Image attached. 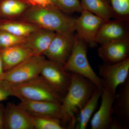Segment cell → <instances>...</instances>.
Wrapping results in <instances>:
<instances>
[{"mask_svg":"<svg viewBox=\"0 0 129 129\" xmlns=\"http://www.w3.org/2000/svg\"><path fill=\"white\" fill-rule=\"evenodd\" d=\"M71 80L61 104L67 122V129L75 128L76 118L80 111L90 98L97 87L88 79L71 73Z\"/></svg>","mask_w":129,"mask_h":129,"instance_id":"cell-1","label":"cell"},{"mask_svg":"<svg viewBox=\"0 0 129 129\" xmlns=\"http://www.w3.org/2000/svg\"><path fill=\"white\" fill-rule=\"evenodd\" d=\"M24 21L55 32H74L76 18L68 16L55 6L32 7L26 10Z\"/></svg>","mask_w":129,"mask_h":129,"instance_id":"cell-2","label":"cell"},{"mask_svg":"<svg viewBox=\"0 0 129 129\" xmlns=\"http://www.w3.org/2000/svg\"><path fill=\"white\" fill-rule=\"evenodd\" d=\"M5 84L9 89L12 96L16 97L21 101H47L62 103V98L40 75L18 84Z\"/></svg>","mask_w":129,"mask_h":129,"instance_id":"cell-3","label":"cell"},{"mask_svg":"<svg viewBox=\"0 0 129 129\" xmlns=\"http://www.w3.org/2000/svg\"><path fill=\"white\" fill-rule=\"evenodd\" d=\"M87 44L75 35L73 48L69 58L63 65L67 72L78 74L88 79L96 87L103 89L101 79L91 66L87 56Z\"/></svg>","mask_w":129,"mask_h":129,"instance_id":"cell-4","label":"cell"},{"mask_svg":"<svg viewBox=\"0 0 129 129\" xmlns=\"http://www.w3.org/2000/svg\"><path fill=\"white\" fill-rule=\"evenodd\" d=\"M46 59L43 55L32 56L8 71L5 72L0 81L7 85L25 83L40 76Z\"/></svg>","mask_w":129,"mask_h":129,"instance_id":"cell-5","label":"cell"},{"mask_svg":"<svg viewBox=\"0 0 129 129\" xmlns=\"http://www.w3.org/2000/svg\"><path fill=\"white\" fill-rule=\"evenodd\" d=\"M99 77L103 88L116 95L117 88L129 78V58L117 63L99 66Z\"/></svg>","mask_w":129,"mask_h":129,"instance_id":"cell-6","label":"cell"},{"mask_svg":"<svg viewBox=\"0 0 129 129\" xmlns=\"http://www.w3.org/2000/svg\"><path fill=\"white\" fill-rule=\"evenodd\" d=\"M75 36L74 32H56L43 56L63 67L72 53Z\"/></svg>","mask_w":129,"mask_h":129,"instance_id":"cell-7","label":"cell"},{"mask_svg":"<svg viewBox=\"0 0 129 129\" xmlns=\"http://www.w3.org/2000/svg\"><path fill=\"white\" fill-rule=\"evenodd\" d=\"M40 75L63 98L69 88L71 73L66 71L62 66L46 59Z\"/></svg>","mask_w":129,"mask_h":129,"instance_id":"cell-8","label":"cell"},{"mask_svg":"<svg viewBox=\"0 0 129 129\" xmlns=\"http://www.w3.org/2000/svg\"><path fill=\"white\" fill-rule=\"evenodd\" d=\"M75 19V31L76 35L91 47L96 46V38L105 20L85 10Z\"/></svg>","mask_w":129,"mask_h":129,"instance_id":"cell-9","label":"cell"},{"mask_svg":"<svg viewBox=\"0 0 129 129\" xmlns=\"http://www.w3.org/2000/svg\"><path fill=\"white\" fill-rule=\"evenodd\" d=\"M129 19L123 18L105 20L97 35L96 44L129 39Z\"/></svg>","mask_w":129,"mask_h":129,"instance_id":"cell-10","label":"cell"},{"mask_svg":"<svg viewBox=\"0 0 129 129\" xmlns=\"http://www.w3.org/2000/svg\"><path fill=\"white\" fill-rule=\"evenodd\" d=\"M19 105L32 116L60 119L67 129V122L61 103L47 101H21Z\"/></svg>","mask_w":129,"mask_h":129,"instance_id":"cell-11","label":"cell"},{"mask_svg":"<svg viewBox=\"0 0 129 129\" xmlns=\"http://www.w3.org/2000/svg\"><path fill=\"white\" fill-rule=\"evenodd\" d=\"M115 96L105 88H103L100 107L91 119V129H110L113 118V105Z\"/></svg>","mask_w":129,"mask_h":129,"instance_id":"cell-12","label":"cell"},{"mask_svg":"<svg viewBox=\"0 0 129 129\" xmlns=\"http://www.w3.org/2000/svg\"><path fill=\"white\" fill-rule=\"evenodd\" d=\"M5 129H34L33 116L19 104L11 103L5 107Z\"/></svg>","mask_w":129,"mask_h":129,"instance_id":"cell-13","label":"cell"},{"mask_svg":"<svg viewBox=\"0 0 129 129\" xmlns=\"http://www.w3.org/2000/svg\"><path fill=\"white\" fill-rule=\"evenodd\" d=\"M99 57L105 63H117L129 58V39L102 44L98 49Z\"/></svg>","mask_w":129,"mask_h":129,"instance_id":"cell-14","label":"cell"},{"mask_svg":"<svg viewBox=\"0 0 129 129\" xmlns=\"http://www.w3.org/2000/svg\"><path fill=\"white\" fill-rule=\"evenodd\" d=\"M55 34L54 31L40 28L26 37L22 44L35 55H43Z\"/></svg>","mask_w":129,"mask_h":129,"instance_id":"cell-15","label":"cell"},{"mask_svg":"<svg viewBox=\"0 0 129 129\" xmlns=\"http://www.w3.org/2000/svg\"><path fill=\"white\" fill-rule=\"evenodd\" d=\"M34 55L22 44L0 50V58L5 72Z\"/></svg>","mask_w":129,"mask_h":129,"instance_id":"cell-16","label":"cell"},{"mask_svg":"<svg viewBox=\"0 0 129 129\" xmlns=\"http://www.w3.org/2000/svg\"><path fill=\"white\" fill-rule=\"evenodd\" d=\"M120 86L115 96L114 114L129 128V78Z\"/></svg>","mask_w":129,"mask_h":129,"instance_id":"cell-17","label":"cell"},{"mask_svg":"<svg viewBox=\"0 0 129 129\" xmlns=\"http://www.w3.org/2000/svg\"><path fill=\"white\" fill-rule=\"evenodd\" d=\"M103 89L97 88L90 98L80 111L76 118L75 128L85 129L98 105Z\"/></svg>","mask_w":129,"mask_h":129,"instance_id":"cell-18","label":"cell"},{"mask_svg":"<svg viewBox=\"0 0 129 129\" xmlns=\"http://www.w3.org/2000/svg\"><path fill=\"white\" fill-rule=\"evenodd\" d=\"M83 10L95 14L105 20L119 18L107 0H80Z\"/></svg>","mask_w":129,"mask_h":129,"instance_id":"cell-19","label":"cell"},{"mask_svg":"<svg viewBox=\"0 0 129 129\" xmlns=\"http://www.w3.org/2000/svg\"><path fill=\"white\" fill-rule=\"evenodd\" d=\"M41 28L27 22H14L0 19V30L19 37H26Z\"/></svg>","mask_w":129,"mask_h":129,"instance_id":"cell-20","label":"cell"},{"mask_svg":"<svg viewBox=\"0 0 129 129\" xmlns=\"http://www.w3.org/2000/svg\"><path fill=\"white\" fill-rule=\"evenodd\" d=\"M27 5L20 0H1L0 19H6L23 14Z\"/></svg>","mask_w":129,"mask_h":129,"instance_id":"cell-21","label":"cell"},{"mask_svg":"<svg viewBox=\"0 0 129 129\" xmlns=\"http://www.w3.org/2000/svg\"><path fill=\"white\" fill-rule=\"evenodd\" d=\"M34 129H65L60 119L48 117L33 116Z\"/></svg>","mask_w":129,"mask_h":129,"instance_id":"cell-22","label":"cell"},{"mask_svg":"<svg viewBox=\"0 0 129 129\" xmlns=\"http://www.w3.org/2000/svg\"><path fill=\"white\" fill-rule=\"evenodd\" d=\"M26 37H19L6 31L0 30V50L22 44Z\"/></svg>","mask_w":129,"mask_h":129,"instance_id":"cell-23","label":"cell"},{"mask_svg":"<svg viewBox=\"0 0 129 129\" xmlns=\"http://www.w3.org/2000/svg\"><path fill=\"white\" fill-rule=\"evenodd\" d=\"M57 7L68 14L80 13L83 10L80 0H57Z\"/></svg>","mask_w":129,"mask_h":129,"instance_id":"cell-24","label":"cell"},{"mask_svg":"<svg viewBox=\"0 0 129 129\" xmlns=\"http://www.w3.org/2000/svg\"><path fill=\"white\" fill-rule=\"evenodd\" d=\"M111 5L119 18L129 19V0H109Z\"/></svg>","mask_w":129,"mask_h":129,"instance_id":"cell-25","label":"cell"},{"mask_svg":"<svg viewBox=\"0 0 129 129\" xmlns=\"http://www.w3.org/2000/svg\"><path fill=\"white\" fill-rule=\"evenodd\" d=\"M20 1L24 2L27 5L31 6L32 7H46L55 6L50 0H20Z\"/></svg>","mask_w":129,"mask_h":129,"instance_id":"cell-26","label":"cell"},{"mask_svg":"<svg viewBox=\"0 0 129 129\" xmlns=\"http://www.w3.org/2000/svg\"><path fill=\"white\" fill-rule=\"evenodd\" d=\"M12 96L11 93L5 83L0 81V102Z\"/></svg>","mask_w":129,"mask_h":129,"instance_id":"cell-27","label":"cell"},{"mask_svg":"<svg viewBox=\"0 0 129 129\" xmlns=\"http://www.w3.org/2000/svg\"><path fill=\"white\" fill-rule=\"evenodd\" d=\"M128 127H127L124 124L119 120L116 117H113L112 122L110 126V129H128Z\"/></svg>","mask_w":129,"mask_h":129,"instance_id":"cell-28","label":"cell"},{"mask_svg":"<svg viewBox=\"0 0 129 129\" xmlns=\"http://www.w3.org/2000/svg\"><path fill=\"white\" fill-rule=\"evenodd\" d=\"M5 106L0 102V129H4Z\"/></svg>","mask_w":129,"mask_h":129,"instance_id":"cell-29","label":"cell"},{"mask_svg":"<svg viewBox=\"0 0 129 129\" xmlns=\"http://www.w3.org/2000/svg\"><path fill=\"white\" fill-rule=\"evenodd\" d=\"M4 73H5V71L3 69L2 62L0 58V79L3 76Z\"/></svg>","mask_w":129,"mask_h":129,"instance_id":"cell-30","label":"cell"},{"mask_svg":"<svg viewBox=\"0 0 129 129\" xmlns=\"http://www.w3.org/2000/svg\"><path fill=\"white\" fill-rule=\"evenodd\" d=\"M50 1H51L53 3V5L57 8V0H50Z\"/></svg>","mask_w":129,"mask_h":129,"instance_id":"cell-31","label":"cell"},{"mask_svg":"<svg viewBox=\"0 0 129 129\" xmlns=\"http://www.w3.org/2000/svg\"><path fill=\"white\" fill-rule=\"evenodd\" d=\"M0 1H1V0H0Z\"/></svg>","mask_w":129,"mask_h":129,"instance_id":"cell-32","label":"cell"}]
</instances>
